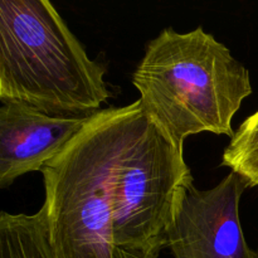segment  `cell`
<instances>
[{
  "label": "cell",
  "mask_w": 258,
  "mask_h": 258,
  "mask_svg": "<svg viewBox=\"0 0 258 258\" xmlns=\"http://www.w3.org/2000/svg\"><path fill=\"white\" fill-rule=\"evenodd\" d=\"M141 108L175 148L202 133L233 138L232 121L251 96L249 71L202 27L165 28L133 75Z\"/></svg>",
  "instance_id": "1"
},
{
  "label": "cell",
  "mask_w": 258,
  "mask_h": 258,
  "mask_svg": "<svg viewBox=\"0 0 258 258\" xmlns=\"http://www.w3.org/2000/svg\"><path fill=\"white\" fill-rule=\"evenodd\" d=\"M105 68L47 0L0 2V101L52 116L100 112L110 98Z\"/></svg>",
  "instance_id": "2"
},
{
  "label": "cell",
  "mask_w": 258,
  "mask_h": 258,
  "mask_svg": "<svg viewBox=\"0 0 258 258\" xmlns=\"http://www.w3.org/2000/svg\"><path fill=\"white\" fill-rule=\"evenodd\" d=\"M194 178L178 149L163 135L140 102L120 107L110 173L115 247L158 258Z\"/></svg>",
  "instance_id": "3"
},
{
  "label": "cell",
  "mask_w": 258,
  "mask_h": 258,
  "mask_svg": "<svg viewBox=\"0 0 258 258\" xmlns=\"http://www.w3.org/2000/svg\"><path fill=\"white\" fill-rule=\"evenodd\" d=\"M120 107L102 108L42 169L48 236L55 258H112L110 173Z\"/></svg>",
  "instance_id": "4"
},
{
  "label": "cell",
  "mask_w": 258,
  "mask_h": 258,
  "mask_svg": "<svg viewBox=\"0 0 258 258\" xmlns=\"http://www.w3.org/2000/svg\"><path fill=\"white\" fill-rule=\"evenodd\" d=\"M246 180L229 171L214 188L190 186L168 232L174 258H252L239 218Z\"/></svg>",
  "instance_id": "5"
},
{
  "label": "cell",
  "mask_w": 258,
  "mask_h": 258,
  "mask_svg": "<svg viewBox=\"0 0 258 258\" xmlns=\"http://www.w3.org/2000/svg\"><path fill=\"white\" fill-rule=\"evenodd\" d=\"M92 116H52L24 103L2 101L0 188H8L28 173L42 171Z\"/></svg>",
  "instance_id": "6"
},
{
  "label": "cell",
  "mask_w": 258,
  "mask_h": 258,
  "mask_svg": "<svg viewBox=\"0 0 258 258\" xmlns=\"http://www.w3.org/2000/svg\"><path fill=\"white\" fill-rule=\"evenodd\" d=\"M0 258H55L44 208L34 214H0Z\"/></svg>",
  "instance_id": "7"
},
{
  "label": "cell",
  "mask_w": 258,
  "mask_h": 258,
  "mask_svg": "<svg viewBox=\"0 0 258 258\" xmlns=\"http://www.w3.org/2000/svg\"><path fill=\"white\" fill-rule=\"evenodd\" d=\"M222 165L239 174L248 188L258 186V110L234 131L224 149Z\"/></svg>",
  "instance_id": "8"
},
{
  "label": "cell",
  "mask_w": 258,
  "mask_h": 258,
  "mask_svg": "<svg viewBox=\"0 0 258 258\" xmlns=\"http://www.w3.org/2000/svg\"><path fill=\"white\" fill-rule=\"evenodd\" d=\"M112 258H149V257L143 256V254L140 253H136V252L120 248V247H115V248H113Z\"/></svg>",
  "instance_id": "9"
},
{
  "label": "cell",
  "mask_w": 258,
  "mask_h": 258,
  "mask_svg": "<svg viewBox=\"0 0 258 258\" xmlns=\"http://www.w3.org/2000/svg\"><path fill=\"white\" fill-rule=\"evenodd\" d=\"M252 258H258V249L253 252V256H252Z\"/></svg>",
  "instance_id": "10"
}]
</instances>
